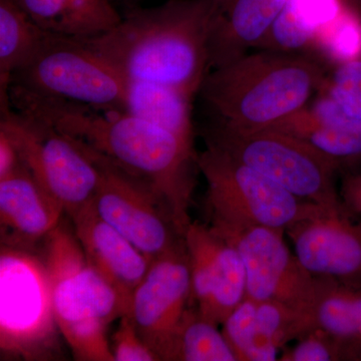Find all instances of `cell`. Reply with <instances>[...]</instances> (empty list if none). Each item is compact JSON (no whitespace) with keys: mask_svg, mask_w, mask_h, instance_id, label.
<instances>
[{"mask_svg":"<svg viewBox=\"0 0 361 361\" xmlns=\"http://www.w3.org/2000/svg\"><path fill=\"white\" fill-rule=\"evenodd\" d=\"M13 110L49 123L153 188L184 236L198 155L193 142L123 110L47 99L9 85Z\"/></svg>","mask_w":361,"mask_h":361,"instance_id":"1","label":"cell"},{"mask_svg":"<svg viewBox=\"0 0 361 361\" xmlns=\"http://www.w3.org/2000/svg\"><path fill=\"white\" fill-rule=\"evenodd\" d=\"M220 0H169L133 8L108 32L75 39L127 80L156 82L194 97L208 75Z\"/></svg>","mask_w":361,"mask_h":361,"instance_id":"2","label":"cell"},{"mask_svg":"<svg viewBox=\"0 0 361 361\" xmlns=\"http://www.w3.org/2000/svg\"><path fill=\"white\" fill-rule=\"evenodd\" d=\"M324 71L303 54L259 51L209 71L200 92L212 121L233 129H268L310 104Z\"/></svg>","mask_w":361,"mask_h":361,"instance_id":"3","label":"cell"},{"mask_svg":"<svg viewBox=\"0 0 361 361\" xmlns=\"http://www.w3.org/2000/svg\"><path fill=\"white\" fill-rule=\"evenodd\" d=\"M44 240L59 332L78 360L114 361L106 329L127 313V301L90 262L75 231L59 224Z\"/></svg>","mask_w":361,"mask_h":361,"instance_id":"4","label":"cell"},{"mask_svg":"<svg viewBox=\"0 0 361 361\" xmlns=\"http://www.w3.org/2000/svg\"><path fill=\"white\" fill-rule=\"evenodd\" d=\"M206 142L300 200L334 212L348 211L336 186L338 166L298 137L272 129H233L212 121L206 130Z\"/></svg>","mask_w":361,"mask_h":361,"instance_id":"5","label":"cell"},{"mask_svg":"<svg viewBox=\"0 0 361 361\" xmlns=\"http://www.w3.org/2000/svg\"><path fill=\"white\" fill-rule=\"evenodd\" d=\"M198 168L208 185L211 225H261L286 232L299 221L334 212L296 198L215 147L207 146L198 156Z\"/></svg>","mask_w":361,"mask_h":361,"instance_id":"6","label":"cell"},{"mask_svg":"<svg viewBox=\"0 0 361 361\" xmlns=\"http://www.w3.org/2000/svg\"><path fill=\"white\" fill-rule=\"evenodd\" d=\"M0 133L11 140L39 186L68 216L92 203L99 171L82 142L49 125L1 104Z\"/></svg>","mask_w":361,"mask_h":361,"instance_id":"7","label":"cell"},{"mask_svg":"<svg viewBox=\"0 0 361 361\" xmlns=\"http://www.w3.org/2000/svg\"><path fill=\"white\" fill-rule=\"evenodd\" d=\"M128 80L73 37L52 33L11 85L47 99L123 111Z\"/></svg>","mask_w":361,"mask_h":361,"instance_id":"8","label":"cell"},{"mask_svg":"<svg viewBox=\"0 0 361 361\" xmlns=\"http://www.w3.org/2000/svg\"><path fill=\"white\" fill-rule=\"evenodd\" d=\"M58 329L51 283L42 259L2 246L0 255V344L2 350L37 357L51 348Z\"/></svg>","mask_w":361,"mask_h":361,"instance_id":"9","label":"cell"},{"mask_svg":"<svg viewBox=\"0 0 361 361\" xmlns=\"http://www.w3.org/2000/svg\"><path fill=\"white\" fill-rule=\"evenodd\" d=\"M85 147L99 168V183L92 204L104 221L152 260L184 238L153 188L106 156Z\"/></svg>","mask_w":361,"mask_h":361,"instance_id":"10","label":"cell"},{"mask_svg":"<svg viewBox=\"0 0 361 361\" xmlns=\"http://www.w3.org/2000/svg\"><path fill=\"white\" fill-rule=\"evenodd\" d=\"M239 252L246 272V297L312 312L316 280L290 250L286 232L261 225H211Z\"/></svg>","mask_w":361,"mask_h":361,"instance_id":"11","label":"cell"},{"mask_svg":"<svg viewBox=\"0 0 361 361\" xmlns=\"http://www.w3.org/2000/svg\"><path fill=\"white\" fill-rule=\"evenodd\" d=\"M191 301V269L183 238L152 260L148 272L130 296L126 314L158 355Z\"/></svg>","mask_w":361,"mask_h":361,"instance_id":"12","label":"cell"},{"mask_svg":"<svg viewBox=\"0 0 361 361\" xmlns=\"http://www.w3.org/2000/svg\"><path fill=\"white\" fill-rule=\"evenodd\" d=\"M192 299L207 319L222 325L246 298V272L237 249L210 225L191 222L184 235Z\"/></svg>","mask_w":361,"mask_h":361,"instance_id":"13","label":"cell"},{"mask_svg":"<svg viewBox=\"0 0 361 361\" xmlns=\"http://www.w3.org/2000/svg\"><path fill=\"white\" fill-rule=\"evenodd\" d=\"M294 253L311 275L361 288V222L349 212H327L286 230Z\"/></svg>","mask_w":361,"mask_h":361,"instance_id":"14","label":"cell"},{"mask_svg":"<svg viewBox=\"0 0 361 361\" xmlns=\"http://www.w3.org/2000/svg\"><path fill=\"white\" fill-rule=\"evenodd\" d=\"M63 213L23 161L0 178V224L6 246L28 250L61 224Z\"/></svg>","mask_w":361,"mask_h":361,"instance_id":"15","label":"cell"},{"mask_svg":"<svg viewBox=\"0 0 361 361\" xmlns=\"http://www.w3.org/2000/svg\"><path fill=\"white\" fill-rule=\"evenodd\" d=\"M71 218L73 231L90 262L129 305L130 296L148 272L152 259L104 221L92 201Z\"/></svg>","mask_w":361,"mask_h":361,"instance_id":"16","label":"cell"},{"mask_svg":"<svg viewBox=\"0 0 361 361\" xmlns=\"http://www.w3.org/2000/svg\"><path fill=\"white\" fill-rule=\"evenodd\" d=\"M288 0H220L209 42V68L241 59L257 47Z\"/></svg>","mask_w":361,"mask_h":361,"instance_id":"17","label":"cell"},{"mask_svg":"<svg viewBox=\"0 0 361 361\" xmlns=\"http://www.w3.org/2000/svg\"><path fill=\"white\" fill-rule=\"evenodd\" d=\"M348 6L346 0H288L257 45L262 51L302 54Z\"/></svg>","mask_w":361,"mask_h":361,"instance_id":"18","label":"cell"},{"mask_svg":"<svg viewBox=\"0 0 361 361\" xmlns=\"http://www.w3.org/2000/svg\"><path fill=\"white\" fill-rule=\"evenodd\" d=\"M192 99L169 85L128 80L123 111L193 142Z\"/></svg>","mask_w":361,"mask_h":361,"instance_id":"19","label":"cell"},{"mask_svg":"<svg viewBox=\"0 0 361 361\" xmlns=\"http://www.w3.org/2000/svg\"><path fill=\"white\" fill-rule=\"evenodd\" d=\"M313 326L327 332L343 349L348 361H360V319L355 287L325 277H315Z\"/></svg>","mask_w":361,"mask_h":361,"instance_id":"20","label":"cell"},{"mask_svg":"<svg viewBox=\"0 0 361 361\" xmlns=\"http://www.w3.org/2000/svg\"><path fill=\"white\" fill-rule=\"evenodd\" d=\"M52 35L14 0H0V87L6 97L11 77L32 63Z\"/></svg>","mask_w":361,"mask_h":361,"instance_id":"21","label":"cell"},{"mask_svg":"<svg viewBox=\"0 0 361 361\" xmlns=\"http://www.w3.org/2000/svg\"><path fill=\"white\" fill-rule=\"evenodd\" d=\"M45 25L73 39L96 37L122 20L110 0H30Z\"/></svg>","mask_w":361,"mask_h":361,"instance_id":"22","label":"cell"},{"mask_svg":"<svg viewBox=\"0 0 361 361\" xmlns=\"http://www.w3.org/2000/svg\"><path fill=\"white\" fill-rule=\"evenodd\" d=\"M219 325L188 307L159 351L166 361H238Z\"/></svg>","mask_w":361,"mask_h":361,"instance_id":"23","label":"cell"},{"mask_svg":"<svg viewBox=\"0 0 361 361\" xmlns=\"http://www.w3.org/2000/svg\"><path fill=\"white\" fill-rule=\"evenodd\" d=\"M268 129L298 137L331 159L342 169L361 165V139L330 129L318 122L308 106Z\"/></svg>","mask_w":361,"mask_h":361,"instance_id":"24","label":"cell"},{"mask_svg":"<svg viewBox=\"0 0 361 361\" xmlns=\"http://www.w3.org/2000/svg\"><path fill=\"white\" fill-rule=\"evenodd\" d=\"M222 332L238 361H274L280 349L259 329L253 299L246 297L222 323Z\"/></svg>","mask_w":361,"mask_h":361,"instance_id":"25","label":"cell"},{"mask_svg":"<svg viewBox=\"0 0 361 361\" xmlns=\"http://www.w3.org/2000/svg\"><path fill=\"white\" fill-rule=\"evenodd\" d=\"M312 49L334 65L361 59V18L348 6L334 23L317 35Z\"/></svg>","mask_w":361,"mask_h":361,"instance_id":"26","label":"cell"},{"mask_svg":"<svg viewBox=\"0 0 361 361\" xmlns=\"http://www.w3.org/2000/svg\"><path fill=\"white\" fill-rule=\"evenodd\" d=\"M319 90L346 114L361 120V59L337 66L334 73L324 78Z\"/></svg>","mask_w":361,"mask_h":361,"instance_id":"27","label":"cell"},{"mask_svg":"<svg viewBox=\"0 0 361 361\" xmlns=\"http://www.w3.org/2000/svg\"><path fill=\"white\" fill-rule=\"evenodd\" d=\"M281 361H348L343 349L327 332L313 327L297 339L295 345L279 356Z\"/></svg>","mask_w":361,"mask_h":361,"instance_id":"28","label":"cell"},{"mask_svg":"<svg viewBox=\"0 0 361 361\" xmlns=\"http://www.w3.org/2000/svg\"><path fill=\"white\" fill-rule=\"evenodd\" d=\"M114 361H156L158 355L135 329L128 314L120 318L118 327L114 334L111 345Z\"/></svg>","mask_w":361,"mask_h":361,"instance_id":"29","label":"cell"},{"mask_svg":"<svg viewBox=\"0 0 361 361\" xmlns=\"http://www.w3.org/2000/svg\"><path fill=\"white\" fill-rule=\"evenodd\" d=\"M341 200L349 212L361 217V172H348L341 180Z\"/></svg>","mask_w":361,"mask_h":361,"instance_id":"30","label":"cell"},{"mask_svg":"<svg viewBox=\"0 0 361 361\" xmlns=\"http://www.w3.org/2000/svg\"><path fill=\"white\" fill-rule=\"evenodd\" d=\"M21 164L18 151L4 133H0V178L13 172Z\"/></svg>","mask_w":361,"mask_h":361,"instance_id":"31","label":"cell"},{"mask_svg":"<svg viewBox=\"0 0 361 361\" xmlns=\"http://www.w3.org/2000/svg\"><path fill=\"white\" fill-rule=\"evenodd\" d=\"M111 2L115 4V2H123V4H135V2L139 1V0H110Z\"/></svg>","mask_w":361,"mask_h":361,"instance_id":"32","label":"cell"},{"mask_svg":"<svg viewBox=\"0 0 361 361\" xmlns=\"http://www.w3.org/2000/svg\"><path fill=\"white\" fill-rule=\"evenodd\" d=\"M360 361H361V355H360Z\"/></svg>","mask_w":361,"mask_h":361,"instance_id":"33","label":"cell"}]
</instances>
